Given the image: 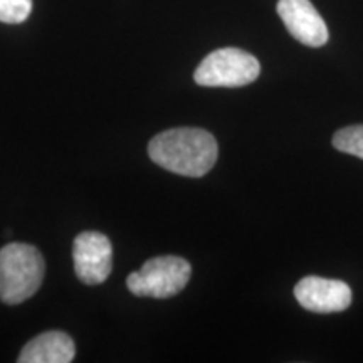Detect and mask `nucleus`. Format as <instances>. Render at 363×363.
I'll use <instances>...</instances> for the list:
<instances>
[{
	"mask_svg": "<svg viewBox=\"0 0 363 363\" xmlns=\"http://www.w3.org/2000/svg\"><path fill=\"white\" fill-rule=\"evenodd\" d=\"M148 155L162 169L184 177H203L216 165L219 147L202 128H174L152 138Z\"/></svg>",
	"mask_w": 363,
	"mask_h": 363,
	"instance_id": "f257e3e1",
	"label": "nucleus"
},
{
	"mask_svg": "<svg viewBox=\"0 0 363 363\" xmlns=\"http://www.w3.org/2000/svg\"><path fill=\"white\" fill-rule=\"evenodd\" d=\"M294 296L305 310L313 313H340L352 305L350 286L338 279L306 276L294 286Z\"/></svg>",
	"mask_w": 363,
	"mask_h": 363,
	"instance_id": "423d86ee",
	"label": "nucleus"
},
{
	"mask_svg": "<svg viewBox=\"0 0 363 363\" xmlns=\"http://www.w3.org/2000/svg\"><path fill=\"white\" fill-rule=\"evenodd\" d=\"M43 254L30 244L12 242L0 249V299L19 305L38 293L44 279Z\"/></svg>",
	"mask_w": 363,
	"mask_h": 363,
	"instance_id": "f03ea898",
	"label": "nucleus"
},
{
	"mask_svg": "<svg viewBox=\"0 0 363 363\" xmlns=\"http://www.w3.org/2000/svg\"><path fill=\"white\" fill-rule=\"evenodd\" d=\"M76 355L74 342L62 331H48L26 345L17 362L21 363H69Z\"/></svg>",
	"mask_w": 363,
	"mask_h": 363,
	"instance_id": "6e6552de",
	"label": "nucleus"
},
{
	"mask_svg": "<svg viewBox=\"0 0 363 363\" xmlns=\"http://www.w3.org/2000/svg\"><path fill=\"white\" fill-rule=\"evenodd\" d=\"M278 13L288 33L301 44L321 48L328 43V27L310 0H279Z\"/></svg>",
	"mask_w": 363,
	"mask_h": 363,
	"instance_id": "0eeeda50",
	"label": "nucleus"
},
{
	"mask_svg": "<svg viewBox=\"0 0 363 363\" xmlns=\"http://www.w3.org/2000/svg\"><path fill=\"white\" fill-rule=\"evenodd\" d=\"M261 65L252 54L238 48L211 52L195 69V83L206 88H240L257 79Z\"/></svg>",
	"mask_w": 363,
	"mask_h": 363,
	"instance_id": "20e7f679",
	"label": "nucleus"
},
{
	"mask_svg": "<svg viewBox=\"0 0 363 363\" xmlns=\"http://www.w3.org/2000/svg\"><path fill=\"white\" fill-rule=\"evenodd\" d=\"M33 11V0H0V22L21 24Z\"/></svg>",
	"mask_w": 363,
	"mask_h": 363,
	"instance_id": "9d476101",
	"label": "nucleus"
},
{
	"mask_svg": "<svg viewBox=\"0 0 363 363\" xmlns=\"http://www.w3.org/2000/svg\"><path fill=\"white\" fill-rule=\"evenodd\" d=\"M192 274V267L184 257L158 256L148 259L142 269L131 272L126 286L135 296L167 299L179 294Z\"/></svg>",
	"mask_w": 363,
	"mask_h": 363,
	"instance_id": "7ed1b4c3",
	"label": "nucleus"
},
{
	"mask_svg": "<svg viewBox=\"0 0 363 363\" xmlns=\"http://www.w3.org/2000/svg\"><path fill=\"white\" fill-rule=\"evenodd\" d=\"M333 147L340 152L363 160V125H353L338 130L333 135Z\"/></svg>",
	"mask_w": 363,
	"mask_h": 363,
	"instance_id": "1a4fd4ad",
	"label": "nucleus"
},
{
	"mask_svg": "<svg viewBox=\"0 0 363 363\" xmlns=\"http://www.w3.org/2000/svg\"><path fill=\"white\" fill-rule=\"evenodd\" d=\"M76 276L84 284L96 286L108 279L113 269V247L104 234L81 233L72 246Z\"/></svg>",
	"mask_w": 363,
	"mask_h": 363,
	"instance_id": "39448f33",
	"label": "nucleus"
}]
</instances>
